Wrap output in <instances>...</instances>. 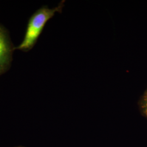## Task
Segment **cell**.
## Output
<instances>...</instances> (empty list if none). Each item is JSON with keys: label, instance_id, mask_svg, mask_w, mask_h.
Wrapping results in <instances>:
<instances>
[{"label": "cell", "instance_id": "2", "mask_svg": "<svg viewBox=\"0 0 147 147\" xmlns=\"http://www.w3.org/2000/svg\"><path fill=\"white\" fill-rule=\"evenodd\" d=\"M9 49L4 35L0 32V69H2L8 61Z\"/></svg>", "mask_w": 147, "mask_h": 147}, {"label": "cell", "instance_id": "3", "mask_svg": "<svg viewBox=\"0 0 147 147\" xmlns=\"http://www.w3.org/2000/svg\"><path fill=\"white\" fill-rule=\"evenodd\" d=\"M143 109L144 110V113L147 115V97L144 100L143 104Z\"/></svg>", "mask_w": 147, "mask_h": 147}, {"label": "cell", "instance_id": "1", "mask_svg": "<svg viewBox=\"0 0 147 147\" xmlns=\"http://www.w3.org/2000/svg\"><path fill=\"white\" fill-rule=\"evenodd\" d=\"M57 8L49 9L43 8L32 17L27 27L25 37L18 49H28L36 42L45 24L53 17L57 11Z\"/></svg>", "mask_w": 147, "mask_h": 147}]
</instances>
